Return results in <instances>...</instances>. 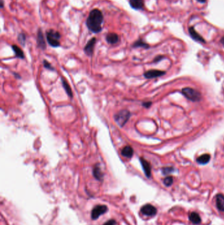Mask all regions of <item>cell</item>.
<instances>
[{"instance_id": "obj_24", "label": "cell", "mask_w": 224, "mask_h": 225, "mask_svg": "<svg viewBox=\"0 0 224 225\" xmlns=\"http://www.w3.org/2000/svg\"><path fill=\"white\" fill-rule=\"evenodd\" d=\"M18 40L19 42H20L21 44L22 45V46H24L25 42H26V36H25V34H24L23 33L20 34L18 35Z\"/></svg>"}, {"instance_id": "obj_26", "label": "cell", "mask_w": 224, "mask_h": 225, "mask_svg": "<svg viewBox=\"0 0 224 225\" xmlns=\"http://www.w3.org/2000/svg\"><path fill=\"white\" fill-rule=\"evenodd\" d=\"M103 225H116V221H115L114 219H111L108 221Z\"/></svg>"}, {"instance_id": "obj_27", "label": "cell", "mask_w": 224, "mask_h": 225, "mask_svg": "<svg viewBox=\"0 0 224 225\" xmlns=\"http://www.w3.org/2000/svg\"><path fill=\"white\" fill-rule=\"evenodd\" d=\"M151 104H152V103L151 101H147V102H144L143 104V105L146 108H149V107H150Z\"/></svg>"}, {"instance_id": "obj_20", "label": "cell", "mask_w": 224, "mask_h": 225, "mask_svg": "<svg viewBox=\"0 0 224 225\" xmlns=\"http://www.w3.org/2000/svg\"><path fill=\"white\" fill-rule=\"evenodd\" d=\"M12 49L15 52V54L17 57L20 59H24V54L23 51L18 46H17V45H12Z\"/></svg>"}, {"instance_id": "obj_25", "label": "cell", "mask_w": 224, "mask_h": 225, "mask_svg": "<svg viewBox=\"0 0 224 225\" xmlns=\"http://www.w3.org/2000/svg\"><path fill=\"white\" fill-rule=\"evenodd\" d=\"M43 65L44 66L45 68L47 69L48 70H54V68L52 66V65L46 60H43Z\"/></svg>"}, {"instance_id": "obj_29", "label": "cell", "mask_w": 224, "mask_h": 225, "mask_svg": "<svg viewBox=\"0 0 224 225\" xmlns=\"http://www.w3.org/2000/svg\"><path fill=\"white\" fill-rule=\"evenodd\" d=\"M197 1H198V2L200 3H204L207 2V0H197Z\"/></svg>"}, {"instance_id": "obj_31", "label": "cell", "mask_w": 224, "mask_h": 225, "mask_svg": "<svg viewBox=\"0 0 224 225\" xmlns=\"http://www.w3.org/2000/svg\"><path fill=\"white\" fill-rule=\"evenodd\" d=\"M1 8H3V0H1Z\"/></svg>"}, {"instance_id": "obj_23", "label": "cell", "mask_w": 224, "mask_h": 225, "mask_svg": "<svg viewBox=\"0 0 224 225\" xmlns=\"http://www.w3.org/2000/svg\"><path fill=\"white\" fill-rule=\"evenodd\" d=\"M174 171V169L173 167H164V168H163L162 169V174L164 175H167L168 174H170V173Z\"/></svg>"}, {"instance_id": "obj_10", "label": "cell", "mask_w": 224, "mask_h": 225, "mask_svg": "<svg viewBox=\"0 0 224 225\" xmlns=\"http://www.w3.org/2000/svg\"><path fill=\"white\" fill-rule=\"evenodd\" d=\"M37 46L42 49L46 48V43L44 40V37L41 30H39L37 34Z\"/></svg>"}, {"instance_id": "obj_5", "label": "cell", "mask_w": 224, "mask_h": 225, "mask_svg": "<svg viewBox=\"0 0 224 225\" xmlns=\"http://www.w3.org/2000/svg\"><path fill=\"white\" fill-rule=\"evenodd\" d=\"M107 211V207L103 205H99L95 206L92 211V218L93 219H97L101 215L104 214Z\"/></svg>"}, {"instance_id": "obj_13", "label": "cell", "mask_w": 224, "mask_h": 225, "mask_svg": "<svg viewBox=\"0 0 224 225\" xmlns=\"http://www.w3.org/2000/svg\"><path fill=\"white\" fill-rule=\"evenodd\" d=\"M93 174L94 177L98 180V181H101V180H103V173L101 171L100 166L97 164L94 166V168L93 169Z\"/></svg>"}, {"instance_id": "obj_16", "label": "cell", "mask_w": 224, "mask_h": 225, "mask_svg": "<svg viewBox=\"0 0 224 225\" xmlns=\"http://www.w3.org/2000/svg\"><path fill=\"white\" fill-rule=\"evenodd\" d=\"M130 4L132 8L137 10L142 9L144 7L143 0H130Z\"/></svg>"}, {"instance_id": "obj_1", "label": "cell", "mask_w": 224, "mask_h": 225, "mask_svg": "<svg viewBox=\"0 0 224 225\" xmlns=\"http://www.w3.org/2000/svg\"><path fill=\"white\" fill-rule=\"evenodd\" d=\"M103 15L98 9H93L87 18L86 25L88 29L93 33H99L102 30L101 24L103 22Z\"/></svg>"}, {"instance_id": "obj_22", "label": "cell", "mask_w": 224, "mask_h": 225, "mask_svg": "<svg viewBox=\"0 0 224 225\" xmlns=\"http://www.w3.org/2000/svg\"><path fill=\"white\" fill-rule=\"evenodd\" d=\"M173 178L172 176H167L164 179V184L166 186H170L173 184Z\"/></svg>"}, {"instance_id": "obj_11", "label": "cell", "mask_w": 224, "mask_h": 225, "mask_svg": "<svg viewBox=\"0 0 224 225\" xmlns=\"http://www.w3.org/2000/svg\"><path fill=\"white\" fill-rule=\"evenodd\" d=\"M189 33L190 34V36L192 37V38H193L195 40L203 43L205 42V40H204V38L198 33H197L193 27H190L189 28Z\"/></svg>"}, {"instance_id": "obj_7", "label": "cell", "mask_w": 224, "mask_h": 225, "mask_svg": "<svg viewBox=\"0 0 224 225\" xmlns=\"http://www.w3.org/2000/svg\"><path fill=\"white\" fill-rule=\"evenodd\" d=\"M96 40H97L96 38H92V39L89 40L87 42V43L86 44V46H85L84 50V52L87 55L92 56L93 55Z\"/></svg>"}, {"instance_id": "obj_14", "label": "cell", "mask_w": 224, "mask_h": 225, "mask_svg": "<svg viewBox=\"0 0 224 225\" xmlns=\"http://www.w3.org/2000/svg\"><path fill=\"white\" fill-rule=\"evenodd\" d=\"M122 156L127 157V158H131L133 155V150L132 147L130 146H126L121 151Z\"/></svg>"}, {"instance_id": "obj_2", "label": "cell", "mask_w": 224, "mask_h": 225, "mask_svg": "<svg viewBox=\"0 0 224 225\" xmlns=\"http://www.w3.org/2000/svg\"><path fill=\"white\" fill-rule=\"evenodd\" d=\"M46 38L47 42L51 46L56 48L60 46L59 40L61 38V34L59 32L50 30L46 33Z\"/></svg>"}, {"instance_id": "obj_3", "label": "cell", "mask_w": 224, "mask_h": 225, "mask_svg": "<svg viewBox=\"0 0 224 225\" xmlns=\"http://www.w3.org/2000/svg\"><path fill=\"white\" fill-rule=\"evenodd\" d=\"M182 94L185 98L193 101H198L201 100V94L191 88H185L182 89Z\"/></svg>"}, {"instance_id": "obj_15", "label": "cell", "mask_w": 224, "mask_h": 225, "mask_svg": "<svg viewBox=\"0 0 224 225\" xmlns=\"http://www.w3.org/2000/svg\"><path fill=\"white\" fill-rule=\"evenodd\" d=\"M107 42L110 44H115L118 42L119 36L118 34L115 33H109L106 36Z\"/></svg>"}, {"instance_id": "obj_18", "label": "cell", "mask_w": 224, "mask_h": 225, "mask_svg": "<svg viewBox=\"0 0 224 225\" xmlns=\"http://www.w3.org/2000/svg\"><path fill=\"white\" fill-rule=\"evenodd\" d=\"M189 220L194 224H198L201 222V218L198 213L195 212H192L189 215Z\"/></svg>"}, {"instance_id": "obj_19", "label": "cell", "mask_w": 224, "mask_h": 225, "mask_svg": "<svg viewBox=\"0 0 224 225\" xmlns=\"http://www.w3.org/2000/svg\"><path fill=\"white\" fill-rule=\"evenodd\" d=\"M210 159V156L208 153H205L198 157L197 159V161L198 163H199L201 165H205L209 162Z\"/></svg>"}, {"instance_id": "obj_6", "label": "cell", "mask_w": 224, "mask_h": 225, "mask_svg": "<svg viewBox=\"0 0 224 225\" xmlns=\"http://www.w3.org/2000/svg\"><path fill=\"white\" fill-rule=\"evenodd\" d=\"M142 213L147 216H154L157 214V210L155 207L151 204H146L141 209Z\"/></svg>"}, {"instance_id": "obj_21", "label": "cell", "mask_w": 224, "mask_h": 225, "mask_svg": "<svg viewBox=\"0 0 224 225\" xmlns=\"http://www.w3.org/2000/svg\"><path fill=\"white\" fill-rule=\"evenodd\" d=\"M133 48H149V46L145 42H144L142 40H139L136 41L135 43L133 44Z\"/></svg>"}, {"instance_id": "obj_4", "label": "cell", "mask_w": 224, "mask_h": 225, "mask_svg": "<svg viewBox=\"0 0 224 225\" xmlns=\"http://www.w3.org/2000/svg\"><path fill=\"white\" fill-rule=\"evenodd\" d=\"M130 116V112L127 109H124V110H122L115 115L114 120L120 126L123 127L128 121Z\"/></svg>"}, {"instance_id": "obj_17", "label": "cell", "mask_w": 224, "mask_h": 225, "mask_svg": "<svg viewBox=\"0 0 224 225\" xmlns=\"http://www.w3.org/2000/svg\"><path fill=\"white\" fill-rule=\"evenodd\" d=\"M61 82L62 84V86H63L64 89H65L66 93L67 94V95L70 98H72L73 96V94H72V89H71V88H70L69 84L67 82V81L65 80V79L62 78V77L61 78Z\"/></svg>"}, {"instance_id": "obj_12", "label": "cell", "mask_w": 224, "mask_h": 225, "mask_svg": "<svg viewBox=\"0 0 224 225\" xmlns=\"http://www.w3.org/2000/svg\"><path fill=\"white\" fill-rule=\"evenodd\" d=\"M216 203L217 208L220 211H224V196L219 194L216 196Z\"/></svg>"}, {"instance_id": "obj_8", "label": "cell", "mask_w": 224, "mask_h": 225, "mask_svg": "<svg viewBox=\"0 0 224 225\" xmlns=\"http://www.w3.org/2000/svg\"><path fill=\"white\" fill-rule=\"evenodd\" d=\"M166 73L162 70H149L144 73V76L146 79H154L164 75Z\"/></svg>"}, {"instance_id": "obj_28", "label": "cell", "mask_w": 224, "mask_h": 225, "mask_svg": "<svg viewBox=\"0 0 224 225\" xmlns=\"http://www.w3.org/2000/svg\"><path fill=\"white\" fill-rule=\"evenodd\" d=\"M163 58V56H158V57H156V58L155 59V62H158V61H161L162 59Z\"/></svg>"}, {"instance_id": "obj_30", "label": "cell", "mask_w": 224, "mask_h": 225, "mask_svg": "<svg viewBox=\"0 0 224 225\" xmlns=\"http://www.w3.org/2000/svg\"><path fill=\"white\" fill-rule=\"evenodd\" d=\"M220 42H221L222 44L223 45V46L224 47V36L222 38V39H221V40H220Z\"/></svg>"}, {"instance_id": "obj_9", "label": "cell", "mask_w": 224, "mask_h": 225, "mask_svg": "<svg viewBox=\"0 0 224 225\" xmlns=\"http://www.w3.org/2000/svg\"><path fill=\"white\" fill-rule=\"evenodd\" d=\"M140 163L142 164V166L143 167V169L144 171V172L147 177L149 178L151 176V167L150 163L146 161L145 159L140 157Z\"/></svg>"}]
</instances>
